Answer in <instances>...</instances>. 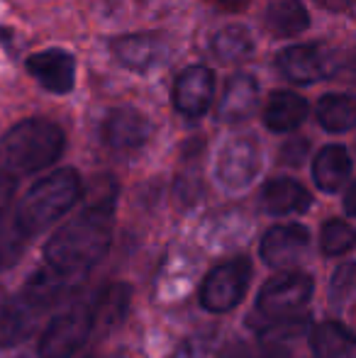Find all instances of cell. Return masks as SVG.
Listing matches in <instances>:
<instances>
[{
  "label": "cell",
  "mask_w": 356,
  "mask_h": 358,
  "mask_svg": "<svg viewBox=\"0 0 356 358\" xmlns=\"http://www.w3.org/2000/svg\"><path fill=\"white\" fill-rule=\"evenodd\" d=\"M115 203H118V183L110 176L95 180L86 205L49 236L42 264L54 273L81 285L110 249Z\"/></svg>",
  "instance_id": "1"
},
{
  "label": "cell",
  "mask_w": 356,
  "mask_h": 358,
  "mask_svg": "<svg viewBox=\"0 0 356 358\" xmlns=\"http://www.w3.org/2000/svg\"><path fill=\"white\" fill-rule=\"evenodd\" d=\"M83 195L78 171L59 169L39 178L13 208L0 215V271H8L22 259L27 246L54 227Z\"/></svg>",
  "instance_id": "2"
},
{
  "label": "cell",
  "mask_w": 356,
  "mask_h": 358,
  "mask_svg": "<svg viewBox=\"0 0 356 358\" xmlns=\"http://www.w3.org/2000/svg\"><path fill=\"white\" fill-rule=\"evenodd\" d=\"M129 310V285L115 283L88 292L49 320L37 344L39 358H76L95 329L118 324Z\"/></svg>",
  "instance_id": "3"
},
{
  "label": "cell",
  "mask_w": 356,
  "mask_h": 358,
  "mask_svg": "<svg viewBox=\"0 0 356 358\" xmlns=\"http://www.w3.org/2000/svg\"><path fill=\"white\" fill-rule=\"evenodd\" d=\"M78 283L54 273L47 266H39L24 285L17 290V295L10 297L0 310V349L17 346L24 339L34 334L44 317L59 307L64 300L78 290Z\"/></svg>",
  "instance_id": "4"
},
{
  "label": "cell",
  "mask_w": 356,
  "mask_h": 358,
  "mask_svg": "<svg viewBox=\"0 0 356 358\" xmlns=\"http://www.w3.org/2000/svg\"><path fill=\"white\" fill-rule=\"evenodd\" d=\"M66 137L52 120H22L0 137V169L10 176L44 171L64 154Z\"/></svg>",
  "instance_id": "5"
},
{
  "label": "cell",
  "mask_w": 356,
  "mask_h": 358,
  "mask_svg": "<svg viewBox=\"0 0 356 358\" xmlns=\"http://www.w3.org/2000/svg\"><path fill=\"white\" fill-rule=\"evenodd\" d=\"M249 283H252V261L247 256H234V259L215 266L205 275L198 300L203 310L213 312V315H225V312H232L244 300Z\"/></svg>",
  "instance_id": "6"
},
{
  "label": "cell",
  "mask_w": 356,
  "mask_h": 358,
  "mask_svg": "<svg viewBox=\"0 0 356 358\" xmlns=\"http://www.w3.org/2000/svg\"><path fill=\"white\" fill-rule=\"evenodd\" d=\"M315 283L308 273L300 271H280L278 275L269 278L257 295V315L259 322L293 317L308 307L313 297Z\"/></svg>",
  "instance_id": "7"
},
{
  "label": "cell",
  "mask_w": 356,
  "mask_h": 358,
  "mask_svg": "<svg viewBox=\"0 0 356 358\" xmlns=\"http://www.w3.org/2000/svg\"><path fill=\"white\" fill-rule=\"evenodd\" d=\"M259 171H262V146L254 137L242 134V137H232L222 144L215 176L225 190L242 193L257 180Z\"/></svg>",
  "instance_id": "8"
},
{
  "label": "cell",
  "mask_w": 356,
  "mask_h": 358,
  "mask_svg": "<svg viewBox=\"0 0 356 358\" xmlns=\"http://www.w3.org/2000/svg\"><path fill=\"white\" fill-rule=\"evenodd\" d=\"M276 69L290 80V83L310 85L315 80L329 78L337 73L339 62L332 49L322 44H293L278 52Z\"/></svg>",
  "instance_id": "9"
},
{
  "label": "cell",
  "mask_w": 356,
  "mask_h": 358,
  "mask_svg": "<svg viewBox=\"0 0 356 358\" xmlns=\"http://www.w3.org/2000/svg\"><path fill=\"white\" fill-rule=\"evenodd\" d=\"M310 251V231L298 222L276 224L262 239V259L271 268L288 271L298 266Z\"/></svg>",
  "instance_id": "10"
},
{
  "label": "cell",
  "mask_w": 356,
  "mask_h": 358,
  "mask_svg": "<svg viewBox=\"0 0 356 358\" xmlns=\"http://www.w3.org/2000/svg\"><path fill=\"white\" fill-rule=\"evenodd\" d=\"M113 54L124 69L134 73H149L162 69L171 57L169 42L157 32L127 34L113 42Z\"/></svg>",
  "instance_id": "11"
},
{
  "label": "cell",
  "mask_w": 356,
  "mask_h": 358,
  "mask_svg": "<svg viewBox=\"0 0 356 358\" xmlns=\"http://www.w3.org/2000/svg\"><path fill=\"white\" fill-rule=\"evenodd\" d=\"M103 142L113 151L129 154V151L142 149L152 137V122L134 108H115L105 115L103 122Z\"/></svg>",
  "instance_id": "12"
},
{
  "label": "cell",
  "mask_w": 356,
  "mask_h": 358,
  "mask_svg": "<svg viewBox=\"0 0 356 358\" xmlns=\"http://www.w3.org/2000/svg\"><path fill=\"white\" fill-rule=\"evenodd\" d=\"M215 95V73L208 66H188L173 85V105L180 115L195 120L208 113Z\"/></svg>",
  "instance_id": "13"
},
{
  "label": "cell",
  "mask_w": 356,
  "mask_h": 358,
  "mask_svg": "<svg viewBox=\"0 0 356 358\" xmlns=\"http://www.w3.org/2000/svg\"><path fill=\"white\" fill-rule=\"evenodd\" d=\"M24 66L39 80L42 88L57 95L69 93L73 88V80H76V62L64 49H47V52L32 54L24 62Z\"/></svg>",
  "instance_id": "14"
},
{
  "label": "cell",
  "mask_w": 356,
  "mask_h": 358,
  "mask_svg": "<svg viewBox=\"0 0 356 358\" xmlns=\"http://www.w3.org/2000/svg\"><path fill=\"white\" fill-rule=\"evenodd\" d=\"M259 108V80L249 73H237L227 80L218 105L220 122H244Z\"/></svg>",
  "instance_id": "15"
},
{
  "label": "cell",
  "mask_w": 356,
  "mask_h": 358,
  "mask_svg": "<svg viewBox=\"0 0 356 358\" xmlns=\"http://www.w3.org/2000/svg\"><path fill=\"white\" fill-rule=\"evenodd\" d=\"M313 205V195L293 178H273L262 190V208L266 215H300L308 213Z\"/></svg>",
  "instance_id": "16"
},
{
  "label": "cell",
  "mask_w": 356,
  "mask_h": 358,
  "mask_svg": "<svg viewBox=\"0 0 356 358\" xmlns=\"http://www.w3.org/2000/svg\"><path fill=\"white\" fill-rule=\"evenodd\" d=\"M352 178V154L342 144H329L313 161V180L322 193H337Z\"/></svg>",
  "instance_id": "17"
},
{
  "label": "cell",
  "mask_w": 356,
  "mask_h": 358,
  "mask_svg": "<svg viewBox=\"0 0 356 358\" xmlns=\"http://www.w3.org/2000/svg\"><path fill=\"white\" fill-rule=\"evenodd\" d=\"M305 117H308V100L293 90L273 93L264 110V122L271 132H293L305 122Z\"/></svg>",
  "instance_id": "18"
},
{
  "label": "cell",
  "mask_w": 356,
  "mask_h": 358,
  "mask_svg": "<svg viewBox=\"0 0 356 358\" xmlns=\"http://www.w3.org/2000/svg\"><path fill=\"white\" fill-rule=\"evenodd\" d=\"M315 358H354V334L339 322H322L310 334Z\"/></svg>",
  "instance_id": "19"
},
{
  "label": "cell",
  "mask_w": 356,
  "mask_h": 358,
  "mask_svg": "<svg viewBox=\"0 0 356 358\" xmlns=\"http://www.w3.org/2000/svg\"><path fill=\"white\" fill-rule=\"evenodd\" d=\"M315 115H318V122L322 124V129L332 134H344L356 122L354 98L347 93H327L318 100Z\"/></svg>",
  "instance_id": "20"
},
{
  "label": "cell",
  "mask_w": 356,
  "mask_h": 358,
  "mask_svg": "<svg viewBox=\"0 0 356 358\" xmlns=\"http://www.w3.org/2000/svg\"><path fill=\"white\" fill-rule=\"evenodd\" d=\"M266 24L276 37H298L310 27V15L300 0H273L266 10Z\"/></svg>",
  "instance_id": "21"
},
{
  "label": "cell",
  "mask_w": 356,
  "mask_h": 358,
  "mask_svg": "<svg viewBox=\"0 0 356 358\" xmlns=\"http://www.w3.org/2000/svg\"><path fill=\"white\" fill-rule=\"evenodd\" d=\"M213 52L215 57H220L227 64L244 62V59H249L254 54V37L247 27L229 24V27L220 29L213 37Z\"/></svg>",
  "instance_id": "22"
},
{
  "label": "cell",
  "mask_w": 356,
  "mask_h": 358,
  "mask_svg": "<svg viewBox=\"0 0 356 358\" xmlns=\"http://www.w3.org/2000/svg\"><path fill=\"white\" fill-rule=\"evenodd\" d=\"M320 246L325 256H342L354 249V229L344 220H327L320 231Z\"/></svg>",
  "instance_id": "23"
},
{
  "label": "cell",
  "mask_w": 356,
  "mask_h": 358,
  "mask_svg": "<svg viewBox=\"0 0 356 358\" xmlns=\"http://www.w3.org/2000/svg\"><path fill=\"white\" fill-rule=\"evenodd\" d=\"M218 358H290L288 349L283 344H244V341H232L220 351Z\"/></svg>",
  "instance_id": "24"
},
{
  "label": "cell",
  "mask_w": 356,
  "mask_h": 358,
  "mask_svg": "<svg viewBox=\"0 0 356 358\" xmlns=\"http://www.w3.org/2000/svg\"><path fill=\"white\" fill-rule=\"evenodd\" d=\"M354 290V264H342L332 275V285H329V302L334 307H344V302L352 297Z\"/></svg>",
  "instance_id": "25"
},
{
  "label": "cell",
  "mask_w": 356,
  "mask_h": 358,
  "mask_svg": "<svg viewBox=\"0 0 356 358\" xmlns=\"http://www.w3.org/2000/svg\"><path fill=\"white\" fill-rule=\"evenodd\" d=\"M305 154H308V139H290L280 149V164L300 166L305 161Z\"/></svg>",
  "instance_id": "26"
},
{
  "label": "cell",
  "mask_w": 356,
  "mask_h": 358,
  "mask_svg": "<svg viewBox=\"0 0 356 358\" xmlns=\"http://www.w3.org/2000/svg\"><path fill=\"white\" fill-rule=\"evenodd\" d=\"M15 188H17V180H15V176L0 171V215L5 213V208H8L10 200H13Z\"/></svg>",
  "instance_id": "27"
},
{
  "label": "cell",
  "mask_w": 356,
  "mask_h": 358,
  "mask_svg": "<svg viewBox=\"0 0 356 358\" xmlns=\"http://www.w3.org/2000/svg\"><path fill=\"white\" fill-rule=\"evenodd\" d=\"M213 5L222 10H229V13H237V10H244L247 8V0H210Z\"/></svg>",
  "instance_id": "28"
},
{
  "label": "cell",
  "mask_w": 356,
  "mask_h": 358,
  "mask_svg": "<svg viewBox=\"0 0 356 358\" xmlns=\"http://www.w3.org/2000/svg\"><path fill=\"white\" fill-rule=\"evenodd\" d=\"M354 195H356V185L352 183L347 188V198H344V208H347V215H354Z\"/></svg>",
  "instance_id": "29"
},
{
  "label": "cell",
  "mask_w": 356,
  "mask_h": 358,
  "mask_svg": "<svg viewBox=\"0 0 356 358\" xmlns=\"http://www.w3.org/2000/svg\"><path fill=\"white\" fill-rule=\"evenodd\" d=\"M318 3H322L325 8H329V10H344V8H349L352 0H318Z\"/></svg>",
  "instance_id": "30"
},
{
  "label": "cell",
  "mask_w": 356,
  "mask_h": 358,
  "mask_svg": "<svg viewBox=\"0 0 356 358\" xmlns=\"http://www.w3.org/2000/svg\"><path fill=\"white\" fill-rule=\"evenodd\" d=\"M0 300H3V292H0Z\"/></svg>",
  "instance_id": "31"
}]
</instances>
